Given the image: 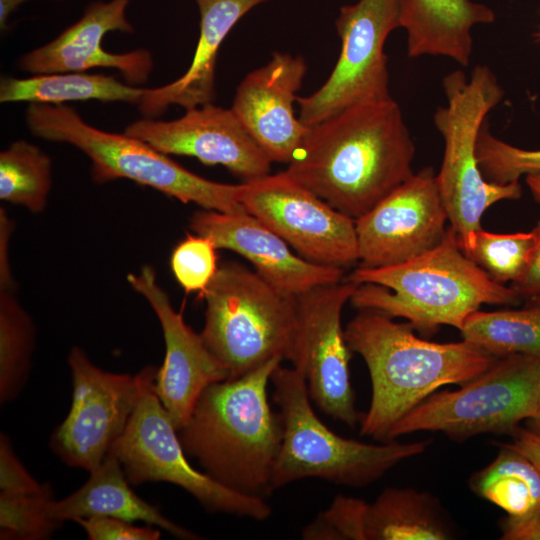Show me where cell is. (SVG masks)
<instances>
[{"instance_id":"5","label":"cell","mask_w":540,"mask_h":540,"mask_svg":"<svg viewBox=\"0 0 540 540\" xmlns=\"http://www.w3.org/2000/svg\"><path fill=\"white\" fill-rule=\"evenodd\" d=\"M272 399L283 426L274 490L305 478L361 488L402 461L423 453L429 441L370 444L342 437L316 415L304 373L281 364L271 375Z\"/></svg>"},{"instance_id":"39","label":"cell","mask_w":540,"mask_h":540,"mask_svg":"<svg viewBox=\"0 0 540 540\" xmlns=\"http://www.w3.org/2000/svg\"><path fill=\"white\" fill-rule=\"evenodd\" d=\"M29 0H0V28L5 30L9 16L20 6L22 3Z\"/></svg>"},{"instance_id":"27","label":"cell","mask_w":540,"mask_h":540,"mask_svg":"<svg viewBox=\"0 0 540 540\" xmlns=\"http://www.w3.org/2000/svg\"><path fill=\"white\" fill-rule=\"evenodd\" d=\"M460 332L464 340L497 357L522 354L540 359L538 308L477 310L466 318Z\"/></svg>"},{"instance_id":"4","label":"cell","mask_w":540,"mask_h":540,"mask_svg":"<svg viewBox=\"0 0 540 540\" xmlns=\"http://www.w3.org/2000/svg\"><path fill=\"white\" fill-rule=\"evenodd\" d=\"M348 280L357 284L350 298L355 308L405 318L422 334L442 325L461 330L481 305H515L521 299L463 252L450 226L426 253L392 266H360Z\"/></svg>"},{"instance_id":"2","label":"cell","mask_w":540,"mask_h":540,"mask_svg":"<svg viewBox=\"0 0 540 540\" xmlns=\"http://www.w3.org/2000/svg\"><path fill=\"white\" fill-rule=\"evenodd\" d=\"M410 323L360 310L346 325L345 339L367 365L371 401L360 434L389 442L395 425L437 389L460 384L488 370L499 357L477 345L421 339Z\"/></svg>"},{"instance_id":"12","label":"cell","mask_w":540,"mask_h":540,"mask_svg":"<svg viewBox=\"0 0 540 540\" xmlns=\"http://www.w3.org/2000/svg\"><path fill=\"white\" fill-rule=\"evenodd\" d=\"M72 374L70 411L50 438L51 449L67 465L89 472L107 457L124 432L146 383L157 369L136 375L111 373L93 364L84 350L68 355Z\"/></svg>"},{"instance_id":"41","label":"cell","mask_w":540,"mask_h":540,"mask_svg":"<svg viewBox=\"0 0 540 540\" xmlns=\"http://www.w3.org/2000/svg\"><path fill=\"white\" fill-rule=\"evenodd\" d=\"M524 423L528 430L540 436V400L537 411L530 418L526 419Z\"/></svg>"},{"instance_id":"29","label":"cell","mask_w":540,"mask_h":540,"mask_svg":"<svg viewBox=\"0 0 540 540\" xmlns=\"http://www.w3.org/2000/svg\"><path fill=\"white\" fill-rule=\"evenodd\" d=\"M35 325L14 289H0V402L14 400L24 387L35 344Z\"/></svg>"},{"instance_id":"35","label":"cell","mask_w":540,"mask_h":540,"mask_svg":"<svg viewBox=\"0 0 540 540\" xmlns=\"http://www.w3.org/2000/svg\"><path fill=\"white\" fill-rule=\"evenodd\" d=\"M48 485L38 483L25 469L12 448L7 435L0 436L1 492L29 493L44 490Z\"/></svg>"},{"instance_id":"28","label":"cell","mask_w":540,"mask_h":540,"mask_svg":"<svg viewBox=\"0 0 540 540\" xmlns=\"http://www.w3.org/2000/svg\"><path fill=\"white\" fill-rule=\"evenodd\" d=\"M52 186L51 158L38 146L16 140L0 153V199L41 213Z\"/></svg>"},{"instance_id":"24","label":"cell","mask_w":540,"mask_h":540,"mask_svg":"<svg viewBox=\"0 0 540 540\" xmlns=\"http://www.w3.org/2000/svg\"><path fill=\"white\" fill-rule=\"evenodd\" d=\"M90 473L88 480L75 492L61 499H52L49 515L59 521L109 516L129 522L143 521L157 526L180 539H200L194 532L165 517L160 510L140 498L129 486L119 460L108 454Z\"/></svg>"},{"instance_id":"25","label":"cell","mask_w":540,"mask_h":540,"mask_svg":"<svg viewBox=\"0 0 540 540\" xmlns=\"http://www.w3.org/2000/svg\"><path fill=\"white\" fill-rule=\"evenodd\" d=\"M498 445L497 457L471 477L470 487L507 513L501 539L540 540V470L507 443Z\"/></svg>"},{"instance_id":"1","label":"cell","mask_w":540,"mask_h":540,"mask_svg":"<svg viewBox=\"0 0 540 540\" xmlns=\"http://www.w3.org/2000/svg\"><path fill=\"white\" fill-rule=\"evenodd\" d=\"M414 154L401 108L390 98L307 127L284 172L356 220L413 175Z\"/></svg>"},{"instance_id":"42","label":"cell","mask_w":540,"mask_h":540,"mask_svg":"<svg viewBox=\"0 0 540 540\" xmlns=\"http://www.w3.org/2000/svg\"><path fill=\"white\" fill-rule=\"evenodd\" d=\"M525 306L540 309V295L527 299Z\"/></svg>"},{"instance_id":"15","label":"cell","mask_w":540,"mask_h":540,"mask_svg":"<svg viewBox=\"0 0 540 540\" xmlns=\"http://www.w3.org/2000/svg\"><path fill=\"white\" fill-rule=\"evenodd\" d=\"M449 222L436 174L426 167L355 220L361 267L400 264L436 247Z\"/></svg>"},{"instance_id":"33","label":"cell","mask_w":540,"mask_h":540,"mask_svg":"<svg viewBox=\"0 0 540 540\" xmlns=\"http://www.w3.org/2000/svg\"><path fill=\"white\" fill-rule=\"evenodd\" d=\"M216 251L213 241L199 234H187L175 246L170 266L176 281L186 293H204L219 267Z\"/></svg>"},{"instance_id":"40","label":"cell","mask_w":540,"mask_h":540,"mask_svg":"<svg viewBox=\"0 0 540 540\" xmlns=\"http://www.w3.org/2000/svg\"><path fill=\"white\" fill-rule=\"evenodd\" d=\"M525 179L534 199L540 203V173L528 174Z\"/></svg>"},{"instance_id":"13","label":"cell","mask_w":540,"mask_h":540,"mask_svg":"<svg viewBox=\"0 0 540 540\" xmlns=\"http://www.w3.org/2000/svg\"><path fill=\"white\" fill-rule=\"evenodd\" d=\"M239 200L305 260L343 269L358 261L355 219L284 171L245 181Z\"/></svg>"},{"instance_id":"22","label":"cell","mask_w":540,"mask_h":540,"mask_svg":"<svg viewBox=\"0 0 540 540\" xmlns=\"http://www.w3.org/2000/svg\"><path fill=\"white\" fill-rule=\"evenodd\" d=\"M200 14V34L186 72L169 84L145 89L138 104L144 117L156 118L169 106L186 110L215 99V66L221 44L237 22L268 0H194Z\"/></svg>"},{"instance_id":"16","label":"cell","mask_w":540,"mask_h":540,"mask_svg":"<svg viewBox=\"0 0 540 540\" xmlns=\"http://www.w3.org/2000/svg\"><path fill=\"white\" fill-rule=\"evenodd\" d=\"M124 133L167 155L194 157L205 165H222L245 181L270 173L272 161L233 109L208 103L186 110L178 119L144 117Z\"/></svg>"},{"instance_id":"18","label":"cell","mask_w":540,"mask_h":540,"mask_svg":"<svg viewBox=\"0 0 540 540\" xmlns=\"http://www.w3.org/2000/svg\"><path fill=\"white\" fill-rule=\"evenodd\" d=\"M127 280L146 299L160 322L165 356L157 369L154 389L179 431L188 422L203 391L228 379V371L207 348L201 334L194 332L182 313L173 308L151 266H143L138 274H129Z\"/></svg>"},{"instance_id":"17","label":"cell","mask_w":540,"mask_h":540,"mask_svg":"<svg viewBox=\"0 0 540 540\" xmlns=\"http://www.w3.org/2000/svg\"><path fill=\"white\" fill-rule=\"evenodd\" d=\"M301 535L306 540H446L453 533L430 494L388 487L371 503L336 496Z\"/></svg>"},{"instance_id":"7","label":"cell","mask_w":540,"mask_h":540,"mask_svg":"<svg viewBox=\"0 0 540 540\" xmlns=\"http://www.w3.org/2000/svg\"><path fill=\"white\" fill-rule=\"evenodd\" d=\"M206 304L201 337L239 377L274 357L293 362L298 333L297 297L287 295L255 271L227 261L201 295Z\"/></svg>"},{"instance_id":"10","label":"cell","mask_w":540,"mask_h":540,"mask_svg":"<svg viewBox=\"0 0 540 540\" xmlns=\"http://www.w3.org/2000/svg\"><path fill=\"white\" fill-rule=\"evenodd\" d=\"M154 381L155 377L146 383L124 432L109 452L121 463L128 481L134 485L168 482L209 511L256 521L269 518L272 509L263 498L236 492L192 467Z\"/></svg>"},{"instance_id":"14","label":"cell","mask_w":540,"mask_h":540,"mask_svg":"<svg viewBox=\"0 0 540 540\" xmlns=\"http://www.w3.org/2000/svg\"><path fill=\"white\" fill-rule=\"evenodd\" d=\"M357 284L347 280L315 287L297 297L298 333L292 366L306 378L311 400L329 417L354 428L355 407L349 362L352 352L341 324L342 310Z\"/></svg>"},{"instance_id":"21","label":"cell","mask_w":540,"mask_h":540,"mask_svg":"<svg viewBox=\"0 0 540 540\" xmlns=\"http://www.w3.org/2000/svg\"><path fill=\"white\" fill-rule=\"evenodd\" d=\"M131 0L97 1L89 4L82 17L52 41L23 54L19 69L46 74L84 72L91 68L117 69L130 85L145 83L153 69V58L147 49L111 53L102 47L110 31L133 32L126 17Z\"/></svg>"},{"instance_id":"20","label":"cell","mask_w":540,"mask_h":540,"mask_svg":"<svg viewBox=\"0 0 540 540\" xmlns=\"http://www.w3.org/2000/svg\"><path fill=\"white\" fill-rule=\"evenodd\" d=\"M306 71L302 56L276 51L237 86L231 108L272 162L289 163L307 131L294 110Z\"/></svg>"},{"instance_id":"30","label":"cell","mask_w":540,"mask_h":540,"mask_svg":"<svg viewBox=\"0 0 540 540\" xmlns=\"http://www.w3.org/2000/svg\"><path fill=\"white\" fill-rule=\"evenodd\" d=\"M536 241V234H497L479 229L466 254L498 283L517 281L523 274Z\"/></svg>"},{"instance_id":"31","label":"cell","mask_w":540,"mask_h":540,"mask_svg":"<svg viewBox=\"0 0 540 540\" xmlns=\"http://www.w3.org/2000/svg\"><path fill=\"white\" fill-rule=\"evenodd\" d=\"M53 499L51 487L29 493L0 494V538L20 540L48 539L61 522L49 515Z\"/></svg>"},{"instance_id":"23","label":"cell","mask_w":540,"mask_h":540,"mask_svg":"<svg viewBox=\"0 0 540 540\" xmlns=\"http://www.w3.org/2000/svg\"><path fill=\"white\" fill-rule=\"evenodd\" d=\"M398 5L411 58L443 56L468 66L472 29L495 21L490 7L472 0H398Z\"/></svg>"},{"instance_id":"26","label":"cell","mask_w":540,"mask_h":540,"mask_svg":"<svg viewBox=\"0 0 540 540\" xmlns=\"http://www.w3.org/2000/svg\"><path fill=\"white\" fill-rule=\"evenodd\" d=\"M145 89L123 84L112 76L84 72L36 74L28 78L2 77L0 102L61 105L98 100L139 104Z\"/></svg>"},{"instance_id":"38","label":"cell","mask_w":540,"mask_h":540,"mask_svg":"<svg viewBox=\"0 0 540 540\" xmlns=\"http://www.w3.org/2000/svg\"><path fill=\"white\" fill-rule=\"evenodd\" d=\"M510 447L527 457L540 470V436L519 426L511 435Z\"/></svg>"},{"instance_id":"36","label":"cell","mask_w":540,"mask_h":540,"mask_svg":"<svg viewBox=\"0 0 540 540\" xmlns=\"http://www.w3.org/2000/svg\"><path fill=\"white\" fill-rule=\"evenodd\" d=\"M536 241L522 276L512 283V288L526 299L540 295V220L533 228Z\"/></svg>"},{"instance_id":"3","label":"cell","mask_w":540,"mask_h":540,"mask_svg":"<svg viewBox=\"0 0 540 540\" xmlns=\"http://www.w3.org/2000/svg\"><path fill=\"white\" fill-rule=\"evenodd\" d=\"M284 361L274 357L245 374L208 386L179 437L187 455L222 485L265 498L273 475L283 426L268 400L271 375Z\"/></svg>"},{"instance_id":"43","label":"cell","mask_w":540,"mask_h":540,"mask_svg":"<svg viewBox=\"0 0 540 540\" xmlns=\"http://www.w3.org/2000/svg\"><path fill=\"white\" fill-rule=\"evenodd\" d=\"M538 38H539V40H540V33L538 34Z\"/></svg>"},{"instance_id":"37","label":"cell","mask_w":540,"mask_h":540,"mask_svg":"<svg viewBox=\"0 0 540 540\" xmlns=\"http://www.w3.org/2000/svg\"><path fill=\"white\" fill-rule=\"evenodd\" d=\"M13 231V222L5 209L0 208V289H14V278L9 262V242Z\"/></svg>"},{"instance_id":"19","label":"cell","mask_w":540,"mask_h":540,"mask_svg":"<svg viewBox=\"0 0 540 540\" xmlns=\"http://www.w3.org/2000/svg\"><path fill=\"white\" fill-rule=\"evenodd\" d=\"M189 227L210 238L217 249L236 252L257 274L281 292L298 297L322 285L341 282L344 269L309 262L295 254L273 230L248 212H195Z\"/></svg>"},{"instance_id":"9","label":"cell","mask_w":540,"mask_h":540,"mask_svg":"<svg viewBox=\"0 0 540 540\" xmlns=\"http://www.w3.org/2000/svg\"><path fill=\"white\" fill-rule=\"evenodd\" d=\"M540 400V359L499 357L485 372L454 391L433 393L392 429L389 441L418 431L441 432L454 441L484 433L511 435Z\"/></svg>"},{"instance_id":"6","label":"cell","mask_w":540,"mask_h":540,"mask_svg":"<svg viewBox=\"0 0 540 540\" xmlns=\"http://www.w3.org/2000/svg\"><path fill=\"white\" fill-rule=\"evenodd\" d=\"M446 103L434 113V124L444 140L439 173V190L448 213L450 227L467 254L481 218L493 204L516 200L522 195L519 181L498 184L487 181L476 155L478 135L489 112L504 96L493 71L477 65L470 76L458 69L443 78Z\"/></svg>"},{"instance_id":"8","label":"cell","mask_w":540,"mask_h":540,"mask_svg":"<svg viewBox=\"0 0 540 540\" xmlns=\"http://www.w3.org/2000/svg\"><path fill=\"white\" fill-rule=\"evenodd\" d=\"M26 123L33 135L82 151L96 183L124 178L206 210L246 212L239 200L242 184L203 178L139 139L89 125L69 106L31 103Z\"/></svg>"},{"instance_id":"34","label":"cell","mask_w":540,"mask_h":540,"mask_svg":"<svg viewBox=\"0 0 540 540\" xmlns=\"http://www.w3.org/2000/svg\"><path fill=\"white\" fill-rule=\"evenodd\" d=\"M90 540H157L160 531L153 525L135 526L132 522L109 516H92L75 520Z\"/></svg>"},{"instance_id":"32","label":"cell","mask_w":540,"mask_h":540,"mask_svg":"<svg viewBox=\"0 0 540 540\" xmlns=\"http://www.w3.org/2000/svg\"><path fill=\"white\" fill-rule=\"evenodd\" d=\"M476 155L483 177L492 183L507 184L540 173V149L526 150L500 140L486 121L478 135Z\"/></svg>"},{"instance_id":"11","label":"cell","mask_w":540,"mask_h":540,"mask_svg":"<svg viewBox=\"0 0 540 540\" xmlns=\"http://www.w3.org/2000/svg\"><path fill=\"white\" fill-rule=\"evenodd\" d=\"M335 26L341 50L334 68L315 92L297 98L299 119L307 127L349 106L392 98L384 46L400 28L398 0L344 5Z\"/></svg>"}]
</instances>
